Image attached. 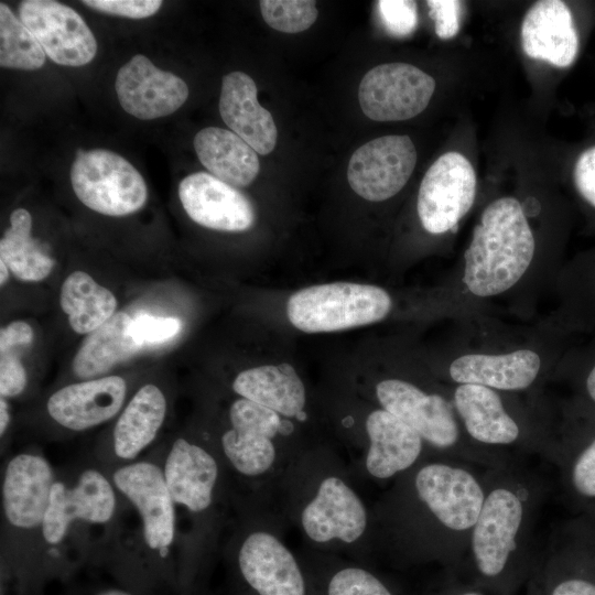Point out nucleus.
I'll return each instance as SVG.
<instances>
[{
    "mask_svg": "<svg viewBox=\"0 0 595 595\" xmlns=\"http://www.w3.org/2000/svg\"><path fill=\"white\" fill-rule=\"evenodd\" d=\"M426 3L434 20L436 35L442 40L454 37L459 30L461 2L430 0Z\"/></svg>",
    "mask_w": 595,
    "mask_h": 595,
    "instance_id": "ea45409f",
    "label": "nucleus"
},
{
    "mask_svg": "<svg viewBox=\"0 0 595 595\" xmlns=\"http://www.w3.org/2000/svg\"><path fill=\"white\" fill-rule=\"evenodd\" d=\"M31 214L25 208L14 209L0 241V260L19 280L39 282L50 275L55 261L31 236Z\"/></svg>",
    "mask_w": 595,
    "mask_h": 595,
    "instance_id": "7c9ffc66",
    "label": "nucleus"
},
{
    "mask_svg": "<svg viewBox=\"0 0 595 595\" xmlns=\"http://www.w3.org/2000/svg\"><path fill=\"white\" fill-rule=\"evenodd\" d=\"M585 388L589 399L595 402V366L586 378Z\"/></svg>",
    "mask_w": 595,
    "mask_h": 595,
    "instance_id": "c03bdc74",
    "label": "nucleus"
},
{
    "mask_svg": "<svg viewBox=\"0 0 595 595\" xmlns=\"http://www.w3.org/2000/svg\"><path fill=\"white\" fill-rule=\"evenodd\" d=\"M131 322L127 313L118 312L88 334L73 359L74 374L85 380L94 379L137 354L143 346L132 337Z\"/></svg>",
    "mask_w": 595,
    "mask_h": 595,
    "instance_id": "cd10ccee",
    "label": "nucleus"
},
{
    "mask_svg": "<svg viewBox=\"0 0 595 595\" xmlns=\"http://www.w3.org/2000/svg\"><path fill=\"white\" fill-rule=\"evenodd\" d=\"M253 79L242 72L223 77L219 113L224 122L258 154L267 155L277 144L278 130L269 110L257 99Z\"/></svg>",
    "mask_w": 595,
    "mask_h": 595,
    "instance_id": "412c9836",
    "label": "nucleus"
},
{
    "mask_svg": "<svg viewBox=\"0 0 595 595\" xmlns=\"http://www.w3.org/2000/svg\"><path fill=\"white\" fill-rule=\"evenodd\" d=\"M23 347L0 350V394L13 398L22 393L26 386V372L20 358Z\"/></svg>",
    "mask_w": 595,
    "mask_h": 595,
    "instance_id": "4c0bfd02",
    "label": "nucleus"
},
{
    "mask_svg": "<svg viewBox=\"0 0 595 595\" xmlns=\"http://www.w3.org/2000/svg\"><path fill=\"white\" fill-rule=\"evenodd\" d=\"M541 367L540 356L530 349L507 354H467L452 361L450 377L458 385H479L500 391L529 388Z\"/></svg>",
    "mask_w": 595,
    "mask_h": 595,
    "instance_id": "b1692460",
    "label": "nucleus"
},
{
    "mask_svg": "<svg viewBox=\"0 0 595 595\" xmlns=\"http://www.w3.org/2000/svg\"><path fill=\"white\" fill-rule=\"evenodd\" d=\"M163 475L174 504L192 512L205 511L210 506L218 464L201 445L177 439L166 455Z\"/></svg>",
    "mask_w": 595,
    "mask_h": 595,
    "instance_id": "5701e85b",
    "label": "nucleus"
},
{
    "mask_svg": "<svg viewBox=\"0 0 595 595\" xmlns=\"http://www.w3.org/2000/svg\"><path fill=\"white\" fill-rule=\"evenodd\" d=\"M552 462L560 469L571 506L580 515L591 516L595 511V430L556 444Z\"/></svg>",
    "mask_w": 595,
    "mask_h": 595,
    "instance_id": "c85d7f7f",
    "label": "nucleus"
},
{
    "mask_svg": "<svg viewBox=\"0 0 595 595\" xmlns=\"http://www.w3.org/2000/svg\"><path fill=\"white\" fill-rule=\"evenodd\" d=\"M178 197L188 217L196 224L219 231H244L255 223L250 201L236 187L205 172L184 177Z\"/></svg>",
    "mask_w": 595,
    "mask_h": 595,
    "instance_id": "dca6fc26",
    "label": "nucleus"
},
{
    "mask_svg": "<svg viewBox=\"0 0 595 595\" xmlns=\"http://www.w3.org/2000/svg\"><path fill=\"white\" fill-rule=\"evenodd\" d=\"M323 595H393V593L369 570L347 565L335 570L327 577Z\"/></svg>",
    "mask_w": 595,
    "mask_h": 595,
    "instance_id": "f704fd0d",
    "label": "nucleus"
},
{
    "mask_svg": "<svg viewBox=\"0 0 595 595\" xmlns=\"http://www.w3.org/2000/svg\"><path fill=\"white\" fill-rule=\"evenodd\" d=\"M588 517H591L593 520H595V511Z\"/></svg>",
    "mask_w": 595,
    "mask_h": 595,
    "instance_id": "09e8293b",
    "label": "nucleus"
},
{
    "mask_svg": "<svg viewBox=\"0 0 595 595\" xmlns=\"http://www.w3.org/2000/svg\"><path fill=\"white\" fill-rule=\"evenodd\" d=\"M452 403L468 437L480 448L490 452L488 448L520 444L521 428L506 409L498 390L479 385H458Z\"/></svg>",
    "mask_w": 595,
    "mask_h": 595,
    "instance_id": "6ab92c4d",
    "label": "nucleus"
},
{
    "mask_svg": "<svg viewBox=\"0 0 595 595\" xmlns=\"http://www.w3.org/2000/svg\"><path fill=\"white\" fill-rule=\"evenodd\" d=\"M112 483L137 508L148 548L164 559L175 536V510L163 469L151 462L130 463L113 473Z\"/></svg>",
    "mask_w": 595,
    "mask_h": 595,
    "instance_id": "9b49d317",
    "label": "nucleus"
},
{
    "mask_svg": "<svg viewBox=\"0 0 595 595\" xmlns=\"http://www.w3.org/2000/svg\"><path fill=\"white\" fill-rule=\"evenodd\" d=\"M392 301L380 286L333 282L303 288L286 304L290 323L305 333H328L383 320Z\"/></svg>",
    "mask_w": 595,
    "mask_h": 595,
    "instance_id": "20e7f679",
    "label": "nucleus"
},
{
    "mask_svg": "<svg viewBox=\"0 0 595 595\" xmlns=\"http://www.w3.org/2000/svg\"><path fill=\"white\" fill-rule=\"evenodd\" d=\"M60 305L77 334H90L116 314L117 299L88 273L77 270L63 282Z\"/></svg>",
    "mask_w": 595,
    "mask_h": 595,
    "instance_id": "c756f323",
    "label": "nucleus"
},
{
    "mask_svg": "<svg viewBox=\"0 0 595 595\" xmlns=\"http://www.w3.org/2000/svg\"><path fill=\"white\" fill-rule=\"evenodd\" d=\"M484 501L473 527L467 555L486 580L500 578L533 545L548 484L534 470L510 459L486 468Z\"/></svg>",
    "mask_w": 595,
    "mask_h": 595,
    "instance_id": "f03ea898",
    "label": "nucleus"
},
{
    "mask_svg": "<svg viewBox=\"0 0 595 595\" xmlns=\"http://www.w3.org/2000/svg\"><path fill=\"white\" fill-rule=\"evenodd\" d=\"M9 268L6 266V263L3 261L0 260V272H1V277H0V283L1 285H3L8 279H9Z\"/></svg>",
    "mask_w": 595,
    "mask_h": 595,
    "instance_id": "49530a36",
    "label": "nucleus"
},
{
    "mask_svg": "<svg viewBox=\"0 0 595 595\" xmlns=\"http://www.w3.org/2000/svg\"><path fill=\"white\" fill-rule=\"evenodd\" d=\"M459 595H483L482 593L479 592H475V591H467V592H464Z\"/></svg>",
    "mask_w": 595,
    "mask_h": 595,
    "instance_id": "de8ad7c7",
    "label": "nucleus"
},
{
    "mask_svg": "<svg viewBox=\"0 0 595 595\" xmlns=\"http://www.w3.org/2000/svg\"><path fill=\"white\" fill-rule=\"evenodd\" d=\"M194 148L210 174L234 187L248 186L260 171L258 153L230 130L204 128L196 133Z\"/></svg>",
    "mask_w": 595,
    "mask_h": 595,
    "instance_id": "a878e982",
    "label": "nucleus"
},
{
    "mask_svg": "<svg viewBox=\"0 0 595 595\" xmlns=\"http://www.w3.org/2000/svg\"><path fill=\"white\" fill-rule=\"evenodd\" d=\"M166 413V400L160 388L142 386L119 415L112 434L118 458H136L155 439Z\"/></svg>",
    "mask_w": 595,
    "mask_h": 595,
    "instance_id": "bb28decb",
    "label": "nucleus"
},
{
    "mask_svg": "<svg viewBox=\"0 0 595 595\" xmlns=\"http://www.w3.org/2000/svg\"><path fill=\"white\" fill-rule=\"evenodd\" d=\"M521 45L531 58L564 68L578 52V36L570 8L560 0L536 2L521 24Z\"/></svg>",
    "mask_w": 595,
    "mask_h": 595,
    "instance_id": "aec40b11",
    "label": "nucleus"
},
{
    "mask_svg": "<svg viewBox=\"0 0 595 595\" xmlns=\"http://www.w3.org/2000/svg\"><path fill=\"white\" fill-rule=\"evenodd\" d=\"M301 524L314 543L339 541L351 544L365 534L368 513L359 496L344 479L327 476L302 509Z\"/></svg>",
    "mask_w": 595,
    "mask_h": 595,
    "instance_id": "ddd939ff",
    "label": "nucleus"
},
{
    "mask_svg": "<svg viewBox=\"0 0 595 595\" xmlns=\"http://www.w3.org/2000/svg\"><path fill=\"white\" fill-rule=\"evenodd\" d=\"M95 595H138V594L130 592L126 588H108V589H102L96 593Z\"/></svg>",
    "mask_w": 595,
    "mask_h": 595,
    "instance_id": "a18cd8bd",
    "label": "nucleus"
},
{
    "mask_svg": "<svg viewBox=\"0 0 595 595\" xmlns=\"http://www.w3.org/2000/svg\"><path fill=\"white\" fill-rule=\"evenodd\" d=\"M19 17L54 63L78 67L94 60L96 39L73 8L53 0H24Z\"/></svg>",
    "mask_w": 595,
    "mask_h": 595,
    "instance_id": "9d476101",
    "label": "nucleus"
},
{
    "mask_svg": "<svg viewBox=\"0 0 595 595\" xmlns=\"http://www.w3.org/2000/svg\"><path fill=\"white\" fill-rule=\"evenodd\" d=\"M573 177L578 193L595 207V145L580 154Z\"/></svg>",
    "mask_w": 595,
    "mask_h": 595,
    "instance_id": "a19ab883",
    "label": "nucleus"
},
{
    "mask_svg": "<svg viewBox=\"0 0 595 595\" xmlns=\"http://www.w3.org/2000/svg\"><path fill=\"white\" fill-rule=\"evenodd\" d=\"M115 509L116 495L110 482L97 469H85L73 487L63 482L53 484L42 536L47 543L58 544L74 521L102 524L110 521Z\"/></svg>",
    "mask_w": 595,
    "mask_h": 595,
    "instance_id": "f8f14e48",
    "label": "nucleus"
},
{
    "mask_svg": "<svg viewBox=\"0 0 595 595\" xmlns=\"http://www.w3.org/2000/svg\"><path fill=\"white\" fill-rule=\"evenodd\" d=\"M536 250L533 232L519 201L491 202L483 212L465 251L463 281L477 296L512 288L528 270Z\"/></svg>",
    "mask_w": 595,
    "mask_h": 595,
    "instance_id": "7ed1b4c3",
    "label": "nucleus"
},
{
    "mask_svg": "<svg viewBox=\"0 0 595 595\" xmlns=\"http://www.w3.org/2000/svg\"><path fill=\"white\" fill-rule=\"evenodd\" d=\"M232 389L241 398L263 405L280 415L305 419V387L286 363L246 369L237 375Z\"/></svg>",
    "mask_w": 595,
    "mask_h": 595,
    "instance_id": "393cba45",
    "label": "nucleus"
},
{
    "mask_svg": "<svg viewBox=\"0 0 595 595\" xmlns=\"http://www.w3.org/2000/svg\"><path fill=\"white\" fill-rule=\"evenodd\" d=\"M435 79L407 63L372 67L363 77L358 100L363 112L376 121H399L421 113L435 90Z\"/></svg>",
    "mask_w": 595,
    "mask_h": 595,
    "instance_id": "6e6552de",
    "label": "nucleus"
},
{
    "mask_svg": "<svg viewBox=\"0 0 595 595\" xmlns=\"http://www.w3.org/2000/svg\"><path fill=\"white\" fill-rule=\"evenodd\" d=\"M127 392L119 376H106L65 386L47 400L51 418L65 429L84 431L113 418Z\"/></svg>",
    "mask_w": 595,
    "mask_h": 595,
    "instance_id": "a211bd4d",
    "label": "nucleus"
},
{
    "mask_svg": "<svg viewBox=\"0 0 595 595\" xmlns=\"http://www.w3.org/2000/svg\"><path fill=\"white\" fill-rule=\"evenodd\" d=\"M547 547L556 574L549 595H595V520L578 515L560 523Z\"/></svg>",
    "mask_w": 595,
    "mask_h": 595,
    "instance_id": "2eb2a0df",
    "label": "nucleus"
},
{
    "mask_svg": "<svg viewBox=\"0 0 595 595\" xmlns=\"http://www.w3.org/2000/svg\"><path fill=\"white\" fill-rule=\"evenodd\" d=\"M54 483L52 467L43 456H13L2 480V505L10 524L20 529L42 526Z\"/></svg>",
    "mask_w": 595,
    "mask_h": 595,
    "instance_id": "f3484780",
    "label": "nucleus"
},
{
    "mask_svg": "<svg viewBox=\"0 0 595 595\" xmlns=\"http://www.w3.org/2000/svg\"><path fill=\"white\" fill-rule=\"evenodd\" d=\"M476 196V174L461 153L442 154L426 171L418 194V215L433 235L454 229L469 212Z\"/></svg>",
    "mask_w": 595,
    "mask_h": 595,
    "instance_id": "0eeeda50",
    "label": "nucleus"
},
{
    "mask_svg": "<svg viewBox=\"0 0 595 595\" xmlns=\"http://www.w3.org/2000/svg\"><path fill=\"white\" fill-rule=\"evenodd\" d=\"M33 340L32 327L23 322L17 321L1 328L0 332V350L12 347H26Z\"/></svg>",
    "mask_w": 595,
    "mask_h": 595,
    "instance_id": "79ce46f5",
    "label": "nucleus"
},
{
    "mask_svg": "<svg viewBox=\"0 0 595 595\" xmlns=\"http://www.w3.org/2000/svg\"><path fill=\"white\" fill-rule=\"evenodd\" d=\"M10 423V409L6 398L0 399V434L7 431Z\"/></svg>",
    "mask_w": 595,
    "mask_h": 595,
    "instance_id": "37998d69",
    "label": "nucleus"
},
{
    "mask_svg": "<svg viewBox=\"0 0 595 595\" xmlns=\"http://www.w3.org/2000/svg\"><path fill=\"white\" fill-rule=\"evenodd\" d=\"M221 436V448L229 464L241 475L256 477L268 473L277 461V447L266 432L241 424Z\"/></svg>",
    "mask_w": 595,
    "mask_h": 595,
    "instance_id": "2f4dec72",
    "label": "nucleus"
},
{
    "mask_svg": "<svg viewBox=\"0 0 595 595\" xmlns=\"http://www.w3.org/2000/svg\"><path fill=\"white\" fill-rule=\"evenodd\" d=\"M77 198L88 208L107 216H126L147 202L142 175L123 156L105 149L78 150L71 169Z\"/></svg>",
    "mask_w": 595,
    "mask_h": 595,
    "instance_id": "423d86ee",
    "label": "nucleus"
},
{
    "mask_svg": "<svg viewBox=\"0 0 595 595\" xmlns=\"http://www.w3.org/2000/svg\"><path fill=\"white\" fill-rule=\"evenodd\" d=\"M181 328L182 322L176 317H161L142 313L132 318L130 333L134 340L143 346L173 338Z\"/></svg>",
    "mask_w": 595,
    "mask_h": 595,
    "instance_id": "c9c22d12",
    "label": "nucleus"
},
{
    "mask_svg": "<svg viewBox=\"0 0 595 595\" xmlns=\"http://www.w3.org/2000/svg\"><path fill=\"white\" fill-rule=\"evenodd\" d=\"M376 397L383 410L411 426L432 447L459 461L486 468L497 467L462 445L454 405L444 397L428 393L415 385L397 378L378 382Z\"/></svg>",
    "mask_w": 595,
    "mask_h": 595,
    "instance_id": "39448f33",
    "label": "nucleus"
},
{
    "mask_svg": "<svg viewBox=\"0 0 595 595\" xmlns=\"http://www.w3.org/2000/svg\"><path fill=\"white\" fill-rule=\"evenodd\" d=\"M46 54L33 33L11 9L0 3V66L35 71L45 63Z\"/></svg>",
    "mask_w": 595,
    "mask_h": 595,
    "instance_id": "473e14b6",
    "label": "nucleus"
},
{
    "mask_svg": "<svg viewBox=\"0 0 595 595\" xmlns=\"http://www.w3.org/2000/svg\"><path fill=\"white\" fill-rule=\"evenodd\" d=\"M115 87L123 110L141 120L175 112L190 93L181 77L158 68L141 54L134 55L119 69Z\"/></svg>",
    "mask_w": 595,
    "mask_h": 595,
    "instance_id": "4468645a",
    "label": "nucleus"
},
{
    "mask_svg": "<svg viewBox=\"0 0 595 595\" xmlns=\"http://www.w3.org/2000/svg\"><path fill=\"white\" fill-rule=\"evenodd\" d=\"M379 15L387 31L394 36H407L418 23L416 3L408 0L377 2Z\"/></svg>",
    "mask_w": 595,
    "mask_h": 595,
    "instance_id": "e433bc0d",
    "label": "nucleus"
},
{
    "mask_svg": "<svg viewBox=\"0 0 595 595\" xmlns=\"http://www.w3.org/2000/svg\"><path fill=\"white\" fill-rule=\"evenodd\" d=\"M260 10L269 26L284 33L307 30L318 14L316 2L312 0H262Z\"/></svg>",
    "mask_w": 595,
    "mask_h": 595,
    "instance_id": "72a5a7b5",
    "label": "nucleus"
},
{
    "mask_svg": "<svg viewBox=\"0 0 595 595\" xmlns=\"http://www.w3.org/2000/svg\"><path fill=\"white\" fill-rule=\"evenodd\" d=\"M83 3L99 12L130 19L151 17L162 6L161 0H85Z\"/></svg>",
    "mask_w": 595,
    "mask_h": 595,
    "instance_id": "58836bf2",
    "label": "nucleus"
},
{
    "mask_svg": "<svg viewBox=\"0 0 595 595\" xmlns=\"http://www.w3.org/2000/svg\"><path fill=\"white\" fill-rule=\"evenodd\" d=\"M416 159V150L409 136L372 139L353 153L347 169L348 183L367 201H386L404 187Z\"/></svg>",
    "mask_w": 595,
    "mask_h": 595,
    "instance_id": "1a4fd4ad",
    "label": "nucleus"
},
{
    "mask_svg": "<svg viewBox=\"0 0 595 595\" xmlns=\"http://www.w3.org/2000/svg\"><path fill=\"white\" fill-rule=\"evenodd\" d=\"M369 446L367 472L377 479H389L412 468L422 456L423 439L411 426L381 409L366 419Z\"/></svg>",
    "mask_w": 595,
    "mask_h": 595,
    "instance_id": "4be33fe9",
    "label": "nucleus"
},
{
    "mask_svg": "<svg viewBox=\"0 0 595 595\" xmlns=\"http://www.w3.org/2000/svg\"><path fill=\"white\" fill-rule=\"evenodd\" d=\"M484 477L446 455L420 459L401 474L389 504L396 547L432 558L467 555L484 501Z\"/></svg>",
    "mask_w": 595,
    "mask_h": 595,
    "instance_id": "f257e3e1",
    "label": "nucleus"
}]
</instances>
